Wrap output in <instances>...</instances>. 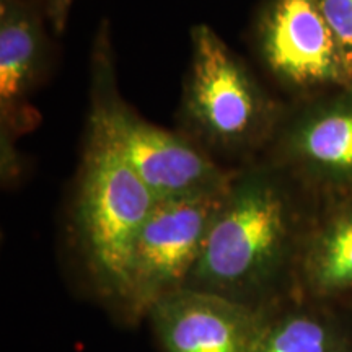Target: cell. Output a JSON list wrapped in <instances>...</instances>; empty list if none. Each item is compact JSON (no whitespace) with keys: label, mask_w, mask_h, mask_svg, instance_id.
Wrapping results in <instances>:
<instances>
[{"label":"cell","mask_w":352,"mask_h":352,"mask_svg":"<svg viewBox=\"0 0 352 352\" xmlns=\"http://www.w3.org/2000/svg\"><path fill=\"white\" fill-rule=\"evenodd\" d=\"M38 0H0V118L2 171L12 173V131H21L25 103L43 76L46 32Z\"/></svg>","instance_id":"9"},{"label":"cell","mask_w":352,"mask_h":352,"mask_svg":"<svg viewBox=\"0 0 352 352\" xmlns=\"http://www.w3.org/2000/svg\"><path fill=\"white\" fill-rule=\"evenodd\" d=\"M74 0H46V16L50 20L52 30L57 34H63L65 26H67L70 8H72Z\"/></svg>","instance_id":"13"},{"label":"cell","mask_w":352,"mask_h":352,"mask_svg":"<svg viewBox=\"0 0 352 352\" xmlns=\"http://www.w3.org/2000/svg\"><path fill=\"white\" fill-rule=\"evenodd\" d=\"M254 352H352V328L331 303L298 296L267 307Z\"/></svg>","instance_id":"11"},{"label":"cell","mask_w":352,"mask_h":352,"mask_svg":"<svg viewBox=\"0 0 352 352\" xmlns=\"http://www.w3.org/2000/svg\"><path fill=\"white\" fill-rule=\"evenodd\" d=\"M165 352H254L267 305L182 287L147 311Z\"/></svg>","instance_id":"8"},{"label":"cell","mask_w":352,"mask_h":352,"mask_svg":"<svg viewBox=\"0 0 352 352\" xmlns=\"http://www.w3.org/2000/svg\"><path fill=\"white\" fill-rule=\"evenodd\" d=\"M271 164L318 204L352 197V88L297 100L271 142Z\"/></svg>","instance_id":"5"},{"label":"cell","mask_w":352,"mask_h":352,"mask_svg":"<svg viewBox=\"0 0 352 352\" xmlns=\"http://www.w3.org/2000/svg\"><path fill=\"white\" fill-rule=\"evenodd\" d=\"M226 191L158 201L139 233L126 305L147 314L158 298L186 287Z\"/></svg>","instance_id":"7"},{"label":"cell","mask_w":352,"mask_h":352,"mask_svg":"<svg viewBox=\"0 0 352 352\" xmlns=\"http://www.w3.org/2000/svg\"><path fill=\"white\" fill-rule=\"evenodd\" d=\"M344 63L352 88V0H316Z\"/></svg>","instance_id":"12"},{"label":"cell","mask_w":352,"mask_h":352,"mask_svg":"<svg viewBox=\"0 0 352 352\" xmlns=\"http://www.w3.org/2000/svg\"><path fill=\"white\" fill-rule=\"evenodd\" d=\"M294 289L323 303L352 292V197L321 204L315 212L302 243Z\"/></svg>","instance_id":"10"},{"label":"cell","mask_w":352,"mask_h":352,"mask_svg":"<svg viewBox=\"0 0 352 352\" xmlns=\"http://www.w3.org/2000/svg\"><path fill=\"white\" fill-rule=\"evenodd\" d=\"M254 44L264 67L297 100L351 88L316 0H264L254 21Z\"/></svg>","instance_id":"6"},{"label":"cell","mask_w":352,"mask_h":352,"mask_svg":"<svg viewBox=\"0 0 352 352\" xmlns=\"http://www.w3.org/2000/svg\"><path fill=\"white\" fill-rule=\"evenodd\" d=\"M157 202L101 122L90 114L74 222L95 283L124 303L135 243Z\"/></svg>","instance_id":"2"},{"label":"cell","mask_w":352,"mask_h":352,"mask_svg":"<svg viewBox=\"0 0 352 352\" xmlns=\"http://www.w3.org/2000/svg\"><path fill=\"white\" fill-rule=\"evenodd\" d=\"M96 50L91 116L157 201L226 191L233 173L215 164L199 145L142 120L120 98L108 50Z\"/></svg>","instance_id":"4"},{"label":"cell","mask_w":352,"mask_h":352,"mask_svg":"<svg viewBox=\"0 0 352 352\" xmlns=\"http://www.w3.org/2000/svg\"><path fill=\"white\" fill-rule=\"evenodd\" d=\"M307 199L311 197L271 162L233 173L186 287L266 307L285 283L294 285L316 212Z\"/></svg>","instance_id":"1"},{"label":"cell","mask_w":352,"mask_h":352,"mask_svg":"<svg viewBox=\"0 0 352 352\" xmlns=\"http://www.w3.org/2000/svg\"><path fill=\"white\" fill-rule=\"evenodd\" d=\"M285 108L208 25L191 30L182 120L204 147L253 152L271 144Z\"/></svg>","instance_id":"3"}]
</instances>
